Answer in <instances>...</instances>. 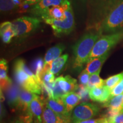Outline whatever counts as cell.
Returning a JSON list of instances; mask_svg holds the SVG:
<instances>
[{
	"label": "cell",
	"instance_id": "cell-23",
	"mask_svg": "<svg viewBox=\"0 0 123 123\" xmlns=\"http://www.w3.org/2000/svg\"><path fill=\"white\" fill-rule=\"evenodd\" d=\"M123 103V93L114 97H112L105 103H104L103 107L108 109L116 111L122 113Z\"/></svg>",
	"mask_w": 123,
	"mask_h": 123
},
{
	"label": "cell",
	"instance_id": "cell-14",
	"mask_svg": "<svg viewBox=\"0 0 123 123\" xmlns=\"http://www.w3.org/2000/svg\"><path fill=\"white\" fill-rule=\"evenodd\" d=\"M46 105L57 114L61 116L71 117V113L67 111L61 98L59 99H45Z\"/></svg>",
	"mask_w": 123,
	"mask_h": 123
},
{
	"label": "cell",
	"instance_id": "cell-30",
	"mask_svg": "<svg viewBox=\"0 0 123 123\" xmlns=\"http://www.w3.org/2000/svg\"><path fill=\"white\" fill-rule=\"evenodd\" d=\"M55 75L52 74L50 71H43V74L41 77V81L42 83H53L55 80Z\"/></svg>",
	"mask_w": 123,
	"mask_h": 123
},
{
	"label": "cell",
	"instance_id": "cell-4",
	"mask_svg": "<svg viewBox=\"0 0 123 123\" xmlns=\"http://www.w3.org/2000/svg\"><path fill=\"white\" fill-rule=\"evenodd\" d=\"M123 39V30L107 35H102L95 43L90 55L89 61L110 52L113 47Z\"/></svg>",
	"mask_w": 123,
	"mask_h": 123
},
{
	"label": "cell",
	"instance_id": "cell-25",
	"mask_svg": "<svg viewBox=\"0 0 123 123\" xmlns=\"http://www.w3.org/2000/svg\"><path fill=\"white\" fill-rule=\"evenodd\" d=\"M44 67V61L42 58H39L38 59H35L34 62L32 64V68L33 70V73H34L35 76L38 78V79L41 81V77H42L43 71Z\"/></svg>",
	"mask_w": 123,
	"mask_h": 123
},
{
	"label": "cell",
	"instance_id": "cell-28",
	"mask_svg": "<svg viewBox=\"0 0 123 123\" xmlns=\"http://www.w3.org/2000/svg\"><path fill=\"white\" fill-rule=\"evenodd\" d=\"M89 88L87 86L78 85V87L76 90V93L79 95L81 102H87L90 99L89 95Z\"/></svg>",
	"mask_w": 123,
	"mask_h": 123
},
{
	"label": "cell",
	"instance_id": "cell-9",
	"mask_svg": "<svg viewBox=\"0 0 123 123\" xmlns=\"http://www.w3.org/2000/svg\"><path fill=\"white\" fill-rule=\"evenodd\" d=\"M45 105L44 98L35 94L29 107L33 116V123H42V115Z\"/></svg>",
	"mask_w": 123,
	"mask_h": 123
},
{
	"label": "cell",
	"instance_id": "cell-3",
	"mask_svg": "<svg viewBox=\"0 0 123 123\" xmlns=\"http://www.w3.org/2000/svg\"><path fill=\"white\" fill-rule=\"evenodd\" d=\"M123 30V0H119L108 12L96 31L101 34Z\"/></svg>",
	"mask_w": 123,
	"mask_h": 123
},
{
	"label": "cell",
	"instance_id": "cell-12",
	"mask_svg": "<svg viewBox=\"0 0 123 123\" xmlns=\"http://www.w3.org/2000/svg\"><path fill=\"white\" fill-rule=\"evenodd\" d=\"M71 117H67L56 113L45 105L42 115V123H70Z\"/></svg>",
	"mask_w": 123,
	"mask_h": 123
},
{
	"label": "cell",
	"instance_id": "cell-35",
	"mask_svg": "<svg viewBox=\"0 0 123 123\" xmlns=\"http://www.w3.org/2000/svg\"><path fill=\"white\" fill-rule=\"evenodd\" d=\"M12 1H13V2H14L15 5L17 7H18L20 5L22 4L24 0H12Z\"/></svg>",
	"mask_w": 123,
	"mask_h": 123
},
{
	"label": "cell",
	"instance_id": "cell-33",
	"mask_svg": "<svg viewBox=\"0 0 123 123\" xmlns=\"http://www.w3.org/2000/svg\"><path fill=\"white\" fill-rule=\"evenodd\" d=\"M108 119L107 117L105 116H103L99 119H88V120H83V121H76V122H74L73 123H101L104 121H107Z\"/></svg>",
	"mask_w": 123,
	"mask_h": 123
},
{
	"label": "cell",
	"instance_id": "cell-17",
	"mask_svg": "<svg viewBox=\"0 0 123 123\" xmlns=\"http://www.w3.org/2000/svg\"><path fill=\"white\" fill-rule=\"evenodd\" d=\"M110 55V52L105 53V54L101 55L99 57H96L91 59L87 63L86 66V70L90 75L93 74L98 71L101 70V67L104 63V62L107 59Z\"/></svg>",
	"mask_w": 123,
	"mask_h": 123
},
{
	"label": "cell",
	"instance_id": "cell-7",
	"mask_svg": "<svg viewBox=\"0 0 123 123\" xmlns=\"http://www.w3.org/2000/svg\"><path fill=\"white\" fill-rule=\"evenodd\" d=\"M100 108L98 105L88 102H82L74 109L71 115L72 123L91 119L98 115Z\"/></svg>",
	"mask_w": 123,
	"mask_h": 123
},
{
	"label": "cell",
	"instance_id": "cell-20",
	"mask_svg": "<svg viewBox=\"0 0 123 123\" xmlns=\"http://www.w3.org/2000/svg\"><path fill=\"white\" fill-rule=\"evenodd\" d=\"M0 35L4 43L11 42L14 37H15V33L12 27V22L6 21L2 23L0 26Z\"/></svg>",
	"mask_w": 123,
	"mask_h": 123
},
{
	"label": "cell",
	"instance_id": "cell-34",
	"mask_svg": "<svg viewBox=\"0 0 123 123\" xmlns=\"http://www.w3.org/2000/svg\"><path fill=\"white\" fill-rule=\"evenodd\" d=\"M108 120L110 123H123V113H119Z\"/></svg>",
	"mask_w": 123,
	"mask_h": 123
},
{
	"label": "cell",
	"instance_id": "cell-32",
	"mask_svg": "<svg viewBox=\"0 0 123 123\" xmlns=\"http://www.w3.org/2000/svg\"><path fill=\"white\" fill-rule=\"evenodd\" d=\"M123 93V84L121 81L117 85H116L114 88L111 90V94L112 97H114Z\"/></svg>",
	"mask_w": 123,
	"mask_h": 123
},
{
	"label": "cell",
	"instance_id": "cell-10",
	"mask_svg": "<svg viewBox=\"0 0 123 123\" xmlns=\"http://www.w3.org/2000/svg\"><path fill=\"white\" fill-rule=\"evenodd\" d=\"M64 1L65 0H40L32 7L29 13L36 17H40L47 9L59 5Z\"/></svg>",
	"mask_w": 123,
	"mask_h": 123
},
{
	"label": "cell",
	"instance_id": "cell-1",
	"mask_svg": "<svg viewBox=\"0 0 123 123\" xmlns=\"http://www.w3.org/2000/svg\"><path fill=\"white\" fill-rule=\"evenodd\" d=\"M102 34L98 31H90L83 35L73 46V68L79 71L88 62L95 43Z\"/></svg>",
	"mask_w": 123,
	"mask_h": 123
},
{
	"label": "cell",
	"instance_id": "cell-11",
	"mask_svg": "<svg viewBox=\"0 0 123 123\" xmlns=\"http://www.w3.org/2000/svg\"><path fill=\"white\" fill-rule=\"evenodd\" d=\"M89 95L92 101L101 103H105L111 98V90L105 86L90 89Z\"/></svg>",
	"mask_w": 123,
	"mask_h": 123
},
{
	"label": "cell",
	"instance_id": "cell-37",
	"mask_svg": "<svg viewBox=\"0 0 123 123\" xmlns=\"http://www.w3.org/2000/svg\"><path fill=\"white\" fill-rule=\"evenodd\" d=\"M13 123H26L25 121H24L23 120H22L21 119H19V120H17L15 121Z\"/></svg>",
	"mask_w": 123,
	"mask_h": 123
},
{
	"label": "cell",
	"instance_id": "cell-5",
	"mask_svg": "<svg viewBox=\"0 0 123 123\" xmlns=\"http://www.w3.org/2000/svg\"><path fill=\"white\" fill-rule=\"evenodd\" d=\"M66 17L63 19L56 20L47 19L44 20L46 24L51 26L54 34L57 37L68 35L75 28V18L73 7L71 5L65 13Z\"/></svg>",
	"mask_w": 123,
	"mask_h": 123
},
{
	"label": "cell",
	"instance_id": "cell-24",
	"mask_svg": "<svg viewBox=\"0 0 123 123\" xmlns=\"http://www.w3.org/2000/svg\"><path fill=\"white\" fill-rule=\"evenodd\" d=\"M100 71H98L96 73L90 75V80L87 85L89 90L95 87H99L104 86V80L101 79L100 76Z\"/></svg>",
	"mask_w": 123,
	"mask_h": 123
},
{
	"label": "cell",
	"instance_id": "cell-15",
	"mask_svg": "<svg viewBox=\"0 0 123 123\" xmlns=\"http://www.w3.org/2000/svg\"><path fill=\"white\" fill-rule=\"evenodd\" d=\"M20 90L21 87L18 84L17 85L14 83L6 90L7 103L12 108L17 109Z\"/></svg>",
	"mask_w": 123,
	"mask_h": 123
},
{
	"label": "cell",
	"instance_id": "cell-39",
	"mask_svg": "<svg viewBox=\"0 0 123 123\" xmlns=\"http://www.w3.org/2000/svg\"><path fill=\"white\" fill-rule=\"evenodd\" d=\"M109 123V120L108 119L107 121H104V122H102V123Z\"/></svg>",
	"mask_w": 123,
	"mask_h": 123
},
{
	"label": "cell",
	"instance_id": "cell-29",
	"mask_svg": "<svg viewBox=\"0 0 123 123\" xmlns=\"http://www.w3.org/2000/svg\"><path fill=\"white\" fill-rule=\"evenodd\" d=\"M35 4L29 2L27 1H25V0H24L22 4L18 7V9L16 12L18 13H27V12L29 13V11L31 10V9L32 8V7Z\"/></svg>",
	"mask_w": 123,
	"mask_h": 123
},
{
	"label": "cell",
	"instance_id": "cell-6",
	"mask_svg": "<svg viewBox=\"0 0 123 123\" xmlns=\"http://www.w3.org/2000/svg\"><path fill=\"white\" fill-rule=\"evenodd\" d=\"M12 23L15 37L24 38L39 28L41 21L36 17L24 16L14 19Z\"/></svg>",
	"mask_w": 123,
	"mask_h": 123
},
{
	"label": "cell",
	"instance_id": "cell-22",
	"mask_svg": "<svg viewBox=\"0 0 123 123\" xmlns=\"http://www.w3.org/2000/svg\"><path fill=\"white\" fill-rule=\"evenodd\" d=\"M68 59V55L67 54L61 55L57 59H55L50 63V71L54 75L58 74L63 69Z\"/></svg>",
	"mask_w": 123,
	"mask_h": 123
},
{
	"label": "cell",
	"instance_id": "cell-19",
	"mask_svg": "<svg viewBox=\"0 0 123 123\" xmlns=\"http://www.w3.org/2000/svg\"><path fill=\"white\" fill-rule=\"evenodd\" d=\"M8 66L5 59H1L0 61V85L1 91L6 90L13 84L12 79L7 76Z\"/></svg>",
	"mask_w": 123,
	"mask_h": 123
},
{
	"label": "cell",
	"instance_id": "cell-43",
	"mask_svg": "<svg viewBox=\"0 0 123 123\" xmlns=\"http://www.w3.org/2000/svg\"></svg>",
	"mask_w": 123,
	"mask_h": 123
},
{
	"label": "cell",
	"instance_id": "cell-21",
	"mask_svg": "<svg viewBox=\"0 0 123 123\" xmlns=\"http://www.w3.org/2000/svg\"><path fill=\"white\" fill-rule=\"evenodd\" d=\"M64 49L65 46L62 43L57 44L49 49L44 55V64H50L55 59L61 56Z\"/></svg>",
	"mask_w": 123,
	"mask_h": 123
},
{
	"label": "cell",
	"instance_id": "cell-41",
	"mask_svg": "<svg viewBox=\"0 0 123 123\" xmlns=\"http://www.w3.org/2000/svg\"><path fill=\"white\" fill-rule=\"evenodd\" d=\"M121 82H122V83H123V79L122 80H121Z\"/></svg>",
	"mask_w": 123,
	"mask_h": 123
},
{
	"label": "cell",
	"instance_id": "cell-27",
	"mask_svg": "<svg viewBox=\"0 0 123 123\" xmlns=\"http://www.w3.org/2000/svg\"><path fill=\"white\" fill-rule=\"evenodd\" d=\"M18 7L15 5L12 0H0V10L3 13L17 11Z\"/></svg>",
	"mask_w": 123,
	"mask_h": 123
},
{
	"label": "cell",
	"instance_id": "cell-38",
	"mask_svg": "<svg viewBox=\"0 0 123 123\" xmlns=\"http://www.w3.org/2000/svg\"><path fill=\"white\" fill-rule=\"evenodd\" d=\"M80 1L81 2H83V3H85V2H87V1H88V0H80Z\"/></svg>",
	"mask_w": 123,
	"mask_h": 123
},
{
	"label": "cell",
	"instance_id": "cell-8",
	"mask_svg": "<svg viewBox=\"0 0 123 123\" xmlns=\"http://www.w3.org/2000/svg\"><path fill=\"white\" fill-rule=\"evenodd\" d=\"M71 5L69 0H65L62 4L58 6L50 7L42 14L40 17L41 19L45 20L52 19L56 20L63 19L66 17V11Z\"/></svg>",
	"mask_w": 123,
	"mask_h": 123
},
{
	"label": "cell",
	"instance_id": "cell-13",
	"mask_svg": "<svg viewBox=\"0 0 123 123\" xmlns=\"http://www.w3.org/2000/svg\"><path fill=\"white\" fill-rule=\"evenodd\" d=\"M55 81L57 83L60 88L64 93L76 91L78 87L76 80L72 78L70 75L58 77L56 79H55Z\"/></svg>",
	"mask_w": 123,
	"mask_h": 123
},
{
	"label": "cell",
	"instance_id": "cell-36",
	"mask_svg": "<svg viewBox=\"0 0 123 123\" xmlns=\"http://www.w3.org/2000/svg\"><path fill=\"white\" fill-rule=\"evenodd\" d=\"M25 1H26L32 3V4H37V3L38 2V0H25Z\"/></svg>",
	"mask_w": 123,
	"mask_h": 123
},
{
	"label": "cell",
	"instance_id": "cell-40",
	"mask_svg": "<svg viewBox=\"0 0 123 123\" xmlns=\"http://www.w3.org/2000/svg\"><path fill=\"white\" fill-rule=\"evenodd\" d=\"M122 107H123V110H122V113H123V106H122Z\"/></svg>",
	"mask_w": 123,
	"mask_h": 123
},
{
	"label": "cell",
	"instance_id": "cell-26",
	"mask_svg": "<svg viewBox=\"0 0 123 123\" xmlns=\"http://www.w3.org/2000/svg\"><path fill=\"white\" fill-rule=\"evenodd\" d=\"M123 79V71L118 74L109 77L107 79L104 80V86H105L110 90H111L115 86L117 85Z\"/></svg>",
	"mask_w": 123,
	"mask_h": 123
},
{
	"label": "cell",
	"instance_id": "cell-16",
	"mask_svg": "<svg viewBox=\"0 0 123 123\" xmlns=\"http://www.w3.org/2000/svg\"><path fill=\"white\" fill-rule=\"evenodd\" d=\"M34 95V93H31V92L21 87L19 101H18V105L17 110H19L21 111L25 112V113L28 112L30 103Z\"/></svg>",
	"mask_w": 123,
	"mask_h": 123
},
{
	"label": "cell",
	"instance_id": "cell-42",
	"mask_svg": "<svg viewBox=\"0 0 123 123\" xmlns=\"http://www.w3.org/2000/svg\"><path fill=\"white\" fill-rule=\"evenodd\" d=\"M38 1H40V0H38Z\"/></svg>",
	"mask_w": 123,
	"mask_h": 123
},
{
	"label": "cell",
	"instance_id": "cell-2",
	"mask_svg": "<svg viewBox=\"0 0 123 123\" xmlns=\"http://www.w3.org/2000/svg\"><path fill=\"white\" fill-rule=\"evenodd\" d=\"M14 75L17 83L25 90L34 93H42V83L34 73L27 67L24 60H16L14 65Z\"/></svg>",
	"mask_w": 123,
	"mask_h": 123
},
{
	"label": "cell",
	"instance_id": "cell-18",
	"mask_svg": "<svg viewBox=\"0 0 123 123\" xmlns=\"http://www.w3.org/2000/svg\"><path fill=\"white\" fill-rule=\"evenodd\" d=\"M61 99L63 101L66 110L69 113H71L81 101L79 95L75 92H70L65 93L63 95Z\"/></svg>",
	"mask_w": 123,
	"mask_h": 123
},
{
	"label": "cell",
	"instance_id": "cell-31",
	"mask_svg": "<svg viewBox=\"0 0 123 123\" xmlns=\"http://www.w3.org/2000/svg\"><path fill=\"white\" fill-rule=\"evenodd\" d=\"M90 75L87 72V71L83 70L81 72L80 74L79 75L78 79H79V82L80 85L87 86L88 83V81L90 80Z\"/></svg>",
	"mask_w": 123,
	"mask_h": 123
}]
</instances>
